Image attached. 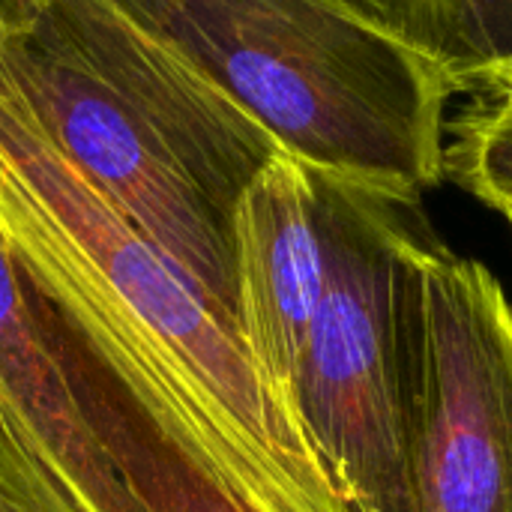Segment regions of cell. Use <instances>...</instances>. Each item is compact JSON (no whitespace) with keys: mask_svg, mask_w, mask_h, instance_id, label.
<instances>
[{"mask_svg":"<svg viewBox=\"0 0 512 512\" xmlns=\"http://www.w3.org/2000/svg\"><path fill=\"white\" fill-rule=\"evenodd\" d=\"M0 75L54 147L237 321L234 216L276 138L135 0H0Z\"/></svg>","mask_w":512,"mask_h":512,"instance_id":"obj_1","label":"cell"},{"mask_svg":"<svg viewBox=\"0 0 512 512\" xmlns=\"http://www.w3.org/2000/svg\"><path fill=\"white\" fill-rule=\"evenodd\" d=\"M0 231L24 273L75 303L267 512H351L237 321L54 147L0 75Z\"/></svg>","mask_w":512,"mask_h":512,"instance_id":"obj_2","label":"cell"},{"mask_svg":"<svg viewBox=\"0 0 512 512\" xmlns=\"http://www.w3.org/2000/svg\"><path fill=\"white\" fill-rule=\"evenodd\" d=\"M312 171L423 195L447 177L450 78L360 0H135Z\"/></svg>","mask_w":512,"mask_h":512,"instance_id":"obj_3","label":"cell"},{"mask_svg":"<svg viewBox=\"0 0 512 512\" xmlns=\"http://www.w3.org/2000/svg\"><path fill=\"white\" fill-rule=\"evenodd\" d=\"M312 174L327 282L294 411L351 512H408V312L435 231L420 195Z\"/></svg>","mask_w":512,"mask_h":512,"instance_id":"obj_4","label":"cell"},{"mask_svg":"<svg viewBox=\"0 0 512 512\" xmlns=\"http://www.w3.org/2000/svg\"><path fill=\"white\" fill-rule=\"evenodd\" d=\"M408 512H512V303L432 234L408 312Z\"/></svg>","mask_w":512,"mask_h":512,"instance_id":"obj_5","label":"cell"},{"mask_svg":"<svg viewBox=\"0 0 512 512\" xmlns=\"http://www.w3.org/2000/svg\"><path fill=\"white\" fill-rule=\"evenodd\" d=\"M24 282L81 414L144 512H267L78 306Z\"/></svg>","mask_w":512,"mask_h":512,"instance_id":"obj_6","label":"cell"},{"mask_svg":"<svg viewBox=\"0 0 512 512\" xmlns=\"http://www.w3.org/2000/svg\"><path fill=\"white\" fill-rule=\"evenodd\" d=\"M0 486L42 512H144L81 414L3 231Z\"/></svg>","mask_w":512,"mask_h":512,"instance_id":"obj_7","label":"cell"},{"mask_svg":"<svg viewBox=\"0 0 512 512\" xmlns=\"http://www.w3.org/2000/svg\"><path fill=\"white\" fill-rule=\"evenodd\" d=\"M234 276L240 339L270 393L297 420L294 390L324 297L327 258L315 174L288 153L258 174L237 207Z\"/></svg>","mask_w":512,"mask_h":512,"instance_id":"obj_8","label":"cell"},{"mask_svg":"<svg viewBox=\"0 0 512 512\" xmlns=\"http://www.w3.org/2000/svg\"><path fill=\"white\" fill-rule=\"evenodd\" d=\"M363 12L432 60L456 90L512 72V0H360Z\"/></svg>","mask_w":512,"mask_h":512,"instance_id":"obj_9","label":"cell"},{"mask_svg":"<svg viewBox=\"0 0 512 512\" xmlns=\"http://www.w3.org/2000/svg\"><path fill=\"white\" fill-rule=\"evenodd\" d=\"M447 174L474 198L512 213V93H489L456 126Z\"/></svg>","mask_w":512,"mask_h":512,"instance_id":"obj_10","label":"cell"},{"mask_svg":"<svg viewBox=\"0 0 512 512\" xmlns=\"http://www.w3.org/2000/svg\"><path fill=\"white\" fill-rule=\"evenodd\" d=\"M0 512H42V510H39V507H33L30 501H24V498L12 495V492H6V489L0 486Z\"/></svg>","mask_w":512,"mask_h":512,"instance_id":"obj_11","label":"cell"},{"mask_svg":"<svg viewBox=\"0 0 512 512\" xmlns=\"http://www.w3.org/2000/svg\"><path fill=\"white\" fill-rule=\"evenodd\" d=\"M489 93H512V72L510 75H504V78H501V81H498V84H495Z\"/></svg>","mask_w":512,"mask_h":512,"instance_id":"obj_12","label":"cell"},{"mask_svg":"<svg viewBox=\"0 0 512 512\" xmlns=\"http://www.w3.org/2000/svg\"><path fill=\"white\" fill-rule=\"evenodd\" d=\"M507 219H510V225H512V213H510V216H507Z\"/></svg>","mask_w":512,"mask_h":512,"instance_id":"obj_13","label":"cell"}]
</instances>
